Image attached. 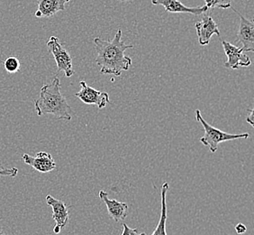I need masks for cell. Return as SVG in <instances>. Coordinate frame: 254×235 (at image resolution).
Masks as SVG:
<instances>
[{
  "mask_svg": "<svg viewBox=\"0 0 254 235\" xmlns=\"http://www.w3.org/2000/svg\"><path fill=\"white\" fill-rule=\"evenodd\" d=\"M94 44L98 54L96 63L100 67V74L121 76L123 71H127L132 65V59L125 53L133 45L125 44L122 40V30L118 29L110 41L96 37Z\"/></svg>",
  "mask_w": 254,
  "mask_h": 235,
  "instance_id": "obj_1",
  "label": "cell"
},
{
  "mask_svg": "<svg viewBox=\"0 0 254 235\" xmlns=\"http://www.w3.org/2000/svg\"><path fill=\"white\" fill-rule=\"evenodd\" d=\"M47 47L50 53L54 55L58 72H64L67 77H71L75 73L72 65V59L68 51L60 43L59 38L56 36H51L49 41L47 42Z\"/></svg>",
  "mask_w": 254,
  "mask_h": 235,
  "instance_id": "obj_4",
  "label": "cell"
},
{
  "mask_svg": "<svg viewBox=\"0 0 254 235\" xmlns=\"http://www.w3.org/2000/svg\"><path fill=\"white\" fill-rule=\"evenodd\" d=\"M0 235H4V232L2 231V229H1V228H0Z\"/></svg>",
  "mask_w": 254,
  "mask_h": 235,
  "instance_id": "obj_22",
  "label": "cell"
},
{
  "mask_svg": "<svg viewBox=\"0 0 254 235\" xmlns=\"http://www.w3.org/2000/svg\"><path fill=\"white\" fill-rule=\"evenodd\" d=\"M246 230H247L246 226H245V225H243V224H238L237 226H235V231H236V233H237L238 235L245 234Z\"/></svg>",
  "mask_w": 254,
  "mask_h": 235,
  "instance_id": "obj_19",
  "label": "cell"
},
{
  "mask_svg": "<svg viewBox=\"0 0 254 235\" xmlns=\"http://www.w3.org/2000/svg\"><path fill=\"white\" fill-rule=\"evenodd\" d=\"M170 188V186L167 182H164L161 186V213L159 224L156 226V229L153 231L152 235H166V221L167 216V193Z\"/></svg>",
  "mask_w": 254,
  "mask_h": 235,
  "instance_id": "obj_14",
  "label": "cell"
},
{
  "mask_svg": "<svg viewBox=\"0 0 254 235\" xmlns=\"http://www.w3.org/2000/svg\"><path fill=\"white\" fill-rule=\"evenodd\" d=\"M70 0H39L38 7L35 12V16L49 18L60 11L65 10V5Z\"/></svg>",
  "mask_w": 254,
  "mask_h": 235,
  "instance_id": "obj_13",
  "label": "cell"
},
{
  "mask_svg": "<svg viewBox=\"0 0 254 235\" xmlns=\"http://www.w3.org/2000/svg\"><path fill=\"white\" fill-rule=\"evenodd\" d=\"M22 159L26 165L41 173H49L56 168V163L54 161V157L47 152H39L35 157L24 154Z\"/></svg>",
  "mask_w": 254,
  "mask_h": 235,
  "instance_id": "obj_10",
  "label": "cell"
},
{
  "mask_svg": "<svg viewBox=\"0 0 254 235\" xmlns=\"http://www.w3.org/2000/svg\"><path fill=\"white\" fill-rule=\"evenodd\" d=\"M99 198L104 202L108 208V215L115 222L125 220L127 217L128 205L124 202H119L115 199H110L107 192L99 191Z\"/></svg>",
  "mask_w": 254,
  "mask_h": 235,
  "instance_id": "obj_12",
  "label": "cell"
},
{
  "mask_svg": "<svg viewBox=\"0 0 254 235\" xmlns=\"http://www.w3.org/2000/svg\"><path fill=\"white\" fill-rule=\"evenodd\" d=\"M195 119L202 124L205 129V136L200 138V142L206 147H209L212 153H215L218 149L219 144L225 141H231L239 138H248L249 133H242V134H231L222 131L216 127L211 126L210 124L205 121L204 118L201 115L200 111H195Z\"/></svg>",
  "mask_w": 254,
  "mask_h": 235,
  "instance_id": "obj_3",
  "label": "cell"
},
{
  "mask_svg": "<svg viewBox=\"0 0 254 235\" xmlns=\"http://www.w3.org/2000/svg\"><path fill=\"white\" fill-rule=\"evenodd\" d=\"M248 112H249V116L247 117V118H246V120H247V122L250 123V125L252 126V127H254V109H252V110H248Z\"/></svg>",
  "mask_w": 254,
  "mask_h": 235,
  "instance_id": "obj_20",
  "label": "cell"
},
{
  "mask_svg": "<svg viewBox=\"0 0 254 235\" xmlns=\"http://www.w3.org/2000/svg\"><path fill=\"white\" fill-rule=\"evenodd\" d=\"M18 174V169L16 167H12V168H1L0 169V176H11V177H15Z\"/></svg>",
  "mask_w": 254,
  "mask_h": 235,
  "instance_id": "obj_18",
  "label": "cell"
},
{
  "mask_svg": "<svg viewBox=\"0 0 254 235\" xmlns=\"http://www.w3.org/2000/svg\"><path fill=\"white\" fill-rule=\"evenodd\" d=\"M240 16V25L237 33V42L243 44V51L245 53L254 52V25L253 20L247 19L238 11L234 9Z\"/></svg>",
  "mask_w": 254,
  "mask_h": 235,
  "instance_id": "obj_7",
  "label": "cell"
},
{
  "mask_svg": "<svg viewBox=\"0 0 254 235\" xmlns=\"http://www.w3.org/2000/svg\"><path fill=\"white\" fill-rule=\"evenodd\" d=\"M118 1H119V2H122V3H124V2H129V1H131V0H118Z\"/></svg>",
  "mask_w": 254,
  "mask_h": 235,
  "instance_id": "obj_21",
  "label": "cell"
},
{
  "mask_svg": "<svg viewBox=\"0 0 254 235\" xmlns=\"http://www.w3.org/2000/svg\"><path fill=\"white\" fill-rule=\"evenodd\" d=\"M222 44L225 55L228 58L227 62L225 63L226 68L237 70L240 67H249L252 61L249 56L245 54L243 48L237 47L225 40L222 41Z\"/></svg>",
  "mask_w": 254,
  "mask_h": 235,
  "instance_id": "obj_6",
  "label": "cell"
},
{
  "mask_svg": "<svg viewBox=\"0 0 254 235\" xmlns=\"http://www.w3.org/2000/svg\"><path fill=\"white\" fill-rule=\"evenodd\" d=\"M4 67L7 73L15 74V73H17L21 68V63L16 57L10 56L4 61Z\"/></svg>",
  "mask_w": 254,
  "mask_h": 235,
  "instance_id": "obj_15",
  "label": "cell"
},
{
  "mask_svg": "<svg viewBox=\"0 0 254 235\" xmlns=\"http://www.w3.org/2000/svg\"><path fill=\"white\" fill-rule=\"evenodd\" d=\"M233 0H205L207 8H222L227 9L231 7Z\"/></svg>",
  "mask_w": 254,
  "mask_h": 235,
  "instance_id": "obj_16",
  "label": "cell"
},
{
  "mask_svg": "<svg viewBox=\"0 0 254 235\" xmlns=\"http://www.w3.org/2000/svg\"><path fill=\"white\" fill-rule=\"evenodd\" d=\"M38 116L52 114L59 119L71 120L72 110L61 92L60 79L56 76L51 84H44L40 91L39 98L34 101Z\"/></svg>",
  "mask_w": 254,
  "mask_h": 235,
  "instance_id": "obj_2",
  "label": "cell"
},
{
  "mask_svg": "<svg viewBox=\"0 0 254 235\" xmlns=\"http://www.w3.org/2000/svg\"><path fill=\"white\" fill-rule=\"evenodd\" d=\"M195 27L198 43L204 46L209 44L211 37L214 34H220V31L218 29L215 20L209 15H204L201 21L195 23Z\"/></svg>",
  "mask_w": 254,
  "mask_h": 235,
  "instance_id": "obj_9",
  "label": "cell"
},
{
  "mask_svg": "<svg viewBox=\"0 0 254 235\" xmlns=\"http://www.w3.org/2000/svg\"><path fill=\"white\" fill-rule=\"evenodd\" d=\"M46 203L53 209V219L55 221L54 232L60 234L61 230L67 226L68 222V207L65 203L54 198V196H46Z\"/></svg>",
  "mask_w": 254,
  "mask_h": 235,
  "instance_id": "obj_8",
  "label": "cell"
},
{
  "mask_svg": "<svg viewBox=\"0 0 254 235\" xmlns=\"http://www.w3.org/2000/svg\"><path fill=\"white\" fill-rule=\"evenodd\" d=\"M152 5L164 6L165 11L169 13H189L192 15H199L205 13L208 8L206 5L198 7H189L183 5L179 0H152Z\"/></svg>",
  "mask_w": 254,
  "mask_h": 235,
  "instance_id": "obj_11",
  "label": "cell"
},
{
  "mask_svg": "<svg viewBox=\"0 0 254 235\" xmlns=\"http://www.w3.org/2000/svg\"><path fill=\"white\" fill-rule=\"evenodd\" d=\"M122 235H145V234L140 233L136 228H130L127 224H123Z\"/></svg>",
  "mask_w": 254,
  "mask_h": 235,
  "instance_id": "obj_17",
  "label": "cell"
},
{
  "mask_svg": "<svg viewBox=\"0 0 254 235\" xmlns=\"http://www.w3.org/2000/svg\"><path fill=\"white\" fill-rule=\"evenodd\" d=\"M79 85L80 91L75 93V96L78 97L85 104L97 105L98 109H103L107 106L108 103H110L108 93L99 92L98 90L88 86L85 81H81Z\"/></svg>",
  "mask_w": 254,
  "mask_h": 235,
  "instance_id": "obj_5",
  "label": "cell"
}]
</instances>
